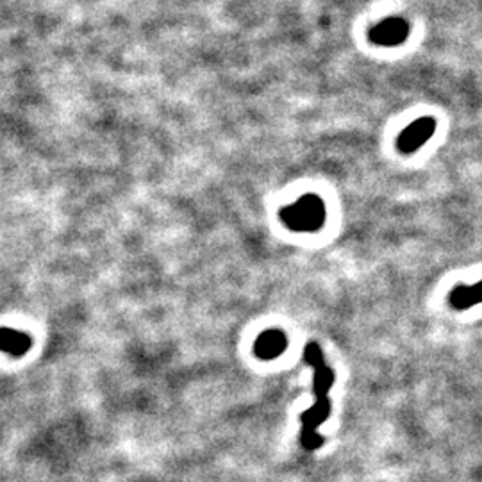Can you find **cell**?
Masks as SVG:
<instances>
[{"mask_svg": "<svg viewBox=\"0 0 482 482\" xmlns=\"http://www.w3.org/2000/svg\"><path fill=\"white\" fill-rule=\"evenodd\" d=\"M305 361L315 366V393H317V404L305 411L302 418V445L308 450H315L322 443V438L318 436L317 429L320 427L325 418L331 413V402H329V390H331L332 383H334V376H332L331 368L325 364L324 356H322L318 345L309 343L305 347Z\"/></svg>", "mask_w": 482, "mask_h": 482, "instance_id": "cell-1", "label": "cell"}, {"mask_svg": "<svg viewBox=\"0 0 482 482\" xmlns=\"http://www.w3.org/2000/svg\"><path fill=\"white\" fill-rule=\"evenodd\" d=\"M284 220L288 226H291L293 229L298 230H309L317 229L324 221L325 211L322 202L315 197H305L302 198L298 204L291 206L289 209L284 211Z\"/></svg>", "mask_w": 482, "mask_h": 482, "instance_id": "cell-2", "label": "cell"}, {"mask_svg": "<svg viewBox=\"0 0 482 482\" xmlns=\"http://www.w3.org/2000/svg\"><path fill=\"white\" fill-rule=\"evenodd\" d=\"M436 129V122L432 118H420L407 127L399 138V149L404 154L415 152L418 146L427 142Z\"/></svg>", "mask_w": 482, "mask_h": 482, "instance_id": "cell-3", "label": "cell"}, {"mask_svg": "<svg viewBox=\"0 0 482 482\" xmlns=\"http://www.w3.org/2000/svg\"><path fill=\"white\" fill-rule=\"evenodd\" d=\"M407 32H409V25L406 22L400 20V18H387L372 29L370 40L377 45L393 47V45H399L406 40Z\"/></svg>", "mask_w": 482, "mask_h": 482, "instance_id": "cell-4", "label": "cell"}, {"mask_svg": "<svg viewBox=\"0 0 482 482\" xmlns=\"http://www.w3.org/2000/svg\"><path fill=\"white\" fill-rule=\"evenodd\" d=\"M286 348V336L279 331L265 332L256 343V354L263 359H273Z\"/></svg>", "mask_w": 482, "mask_h": 482, "instance_id": "cell-5", "label": "cell"}, {"mask_svg": "<svg viewBox=\"0 0 482 482\" xmlns=\"http://www.w3.org/2000/svg\"><path fill=\"white\" fill-rule=\"evenodd\" d=\"M29 348V336L20 331H13V329H2L0 331V350L13 354V356H20Z\"/></svg>", "mask_w": 482, "mask_h": 482, "instance_id": "cell-6", "label": "cell"}, {"mask_svg": "<svg viewBox=\"0 0 482 482\" xmlns=\"http://www.w3.org/2000/svg\"><path fill=\"white\" fill-rule=\"evenodd\" d=\"M478 302V286H459L450 293V304L457 309L471 308Z\"/></svg>", "mask_w": 482, "mask_h": 482, "instance_id": "cell-7", "label": "cell"}]
</instances>
